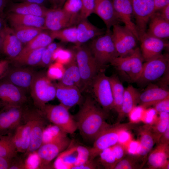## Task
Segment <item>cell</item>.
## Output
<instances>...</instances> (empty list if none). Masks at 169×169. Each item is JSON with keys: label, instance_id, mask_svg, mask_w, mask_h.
Returning <instances> with one entry per match:
<instances>
[{"label": "cell", "instance_id": "94428289", "mask_svg": "<svg viewBox=\"0 0 169 169\" xmlns=\"http://www.w3.org/2000/svg\"><path fill=\"white\" fill-rule=\"evenodd\" d=\"M7 26L5 21L0 17V34L2 37L4 30Z\"/></svg>", "mask_w": 169, "mask_h": 169}, {"label": "cell", "instance_id": "44dd1931", "mask_svg": "<svg viewBox=\"0 0 169 169\" xmlns=\"http://www.w3.org/2000/svg\"><path fill=\"white\" fill-rule=\"evenodd\" d=\"M56 97L60 104L69 110L71 107L83 102L81 91L77 87L63 85L59 82L55 84Z\"/></svg>", "mask_w": 169, "mask_h": 169}, {"label": "cell", "instance_id": "30bf717a", "mask_svg": "<svg viewBox=\"0 0 169 169\" xmlns=\"http://www.w3.org/2000/svg\"><path fill=\"white\" fill-rule=\"evenodd\" d=\"M169 63L168 54H161L146 61L143 64L140 77L136 82L143 85L158 79L166 72Z\"/></svg>", "mask_w": 169, "mask_h": 169}, {"label": "cell", "instance_id": "f6af8a7d", "mask_svg": "<svg viewBox=\"0 0 169 169\" xmlns=\"http://www.w3.org/2000/svg\"><path fill=\"white\" fill-rule=\"evenodd\" d=\"M48 67V70L46 73L48 77L52 80H60L64 74L65 66L60 63L55 62L54 63H51Z\"/></svg>", "mask_w": 169, "mask_h": 169}, {"label": "cell", "instance_id": "f907efd6", "mask_svg": "<svg viewBox=\"0 0 169 169\" xmlns=\"http://www.w3.org/2000/svg\"><path fill=\"white\" fill-rule=\"evenodd\" d=\"M154 106V109L157 112L169 113V97L158 102Z\"/></svg>", "mask_w": 169, "mask_h": 169}, {"label": "cell", "instance_id": "9c48e42d", "mask_svg": "<svg viewBox=\"0 0 169 169\" xmlns=\"http://www.w3.org/2000/svg\"><path fill=\"white\" fill-rule=\"evenodd\" d=\"M26 110L31 120L32 127L29 146L24 154L26 156L36 151L42 145L44 131L48 120L41 110L34 106H27Z\"/></svg>", "mask_w": 169, "mask_h": 169}, {"label": "cell", "instance_id": "e7e4bbea", "mask_svg": "<svg viewBox=\"0 0 169 169\" xmlns=\"http://www.w3.org/2000/svg\"><path fill=\"white\" fill-rule=\"evenodd\" d=\"M3 42V38L0 34V52H2V48Z\"/></svg>", "mask_w": 169, "mask_h": 169}, {"label": "cell", "instance_id": "836d02e7", "mask_svg": "<svg viewBox=\"0 0 169 169\" xmlns=\"http://www.w3.org/2000/svg\"><path fill=\"white\" fill-rule=\"evenodd\" d=\"M45 48H41L32 50L11 61L15 67L39 65L43 53Z\"/></svg>", "mask_w": 169, "mask_h": 169}, {"label": "cell", "instance_id": "6da1fadb", "mask_svg": "<svg viewBox=\"0 0 169 169\" xmlns=\"http://www.w3.org/2000/svg\"><path fill=\"white\" fill-rule=\"evenodd\" d=\"M106 113L99 108L90 96L86 97L74 116L77 129L85 140L94 141L111 125L105 121Z\"/></svg>", "mask_w": 169, "mask_h": 169}, {"label": "cell", "instance_id": "52a82bcc", "mask_svg": "<svg viewBox=\"0 0 169 169\" xmlns=\"http://www.w3.org/2000/svg\"><path fill=\"white\" fill-rule=\"evenodd\" d=\"M90 51L96 62L102 67L119 56L112 39L111 32L94 39L91 43Z\"/></svg>", "mask_w": 169, "mask_h": 169}, {"label": "cell", "instance_id": "be15d7a7", "mask_svg": "<svg viewBox=\"0 0 169 169\" xmlns=\"http://www.w3.org/2000/svg\"><path fill=\"white\" fill-rule=\"evenodd\" d=\"M19 2H29L35 3L42 5L47 0H16Z\"/></svg>", "mask_w": 169, "mask_h": 169}, {"label": "cell", "instance_id": "5bb4252c", "mask_svg": "<svg viewBox=\"0 0 169 169\" xmlns=\"http://www.w3.org/2000/svg\"><path fill=\"white\" fill-rule=\"evenodd\" d=\"M139 39L146 32L148 23L155 13L154 0H131Z\"/></svg>", "mask_w": 169, "mask_h": 169}, {"label": "cell", "instance_id": "bcb514c9", "mask_svg": "<svg viewBox=\"0 0 169 169\" xmlns=\"http://www.w3.org/2000/svg\"><path fill=\"white\" fill-rule=\"evenodd\" d=\"M63 9L72 16L78 18L82 8L81 0H67L65 1Z\"/></svg>", "mask_w": 169, "mask_h": 169}, {"label": "cell", "instance_id": "74e56055", "mask_svg": "<svg viewBox=\"0 0 169 169\" xmlns=\"http://www.w3.org/2000/svg\"><path fill=\"white\" fill-rule=\"evenodd\" d=\"M17 153L11 134L0 135V157L12 159L17 156Z\"/></svg>", "mask_w": 169, "mask_h": 169}, {"label": "cell", "instance_id": "7402d4cb", "mask_svg": "<svg viewBox=\"0 0 169 169\" xmlns=\"http://www.w3.org/2000/svg\"><path fill=\"white\" fill-rule=\"evenodd\" d=\"M115 12L120 21L136 36L138 40L139 37L135 23L132 20L133 10L131 0H112Z\"/></svg>", "mask_w": 169, "mask_h": 169}, {"label": "cell", "instance_id": "8fae6325", "mask_svg": "<svg viewBox=\"0 0 169 169\" xmlns=\"http://www.w3.org/2000/svg\"><path fill=\"white\" fill-rule=\"evenodd\" d=\"M112 27V37L119 56L132 53L136 48L138 40L136 36L125 26L116 24Z\"/></svg>", "mask_w": 169, "mask_h": 169}, {"label": "cell", "instance_id": "ac0fdd59", "mask_svg": "<svg viewBox=\"0 0 169 169\" xmlns=\"http://www.w3.org/2000/svg\"><path fill=\"white\" fill-rule=\"evenodd\" d=\"M36 72L30 68L9 67L2 79L13 84L26 93L30 91Z\"/></svg>", "mask_w": 169, "mask_h": 169}, {"label": "cell", "instance_id": "c3c4849f", "mask_svg": "<svg viewBox=\"0 0 169 169\" xmlns=\"http://www.w3.org/2000/svg\"><path fill=\"white\" fill-rule=\"evenodd\" d=\"M82 8L79 15L80 20L87 18L92 13H94L95 0H81Z\"/></svg>", "mask_w": 169, "mask_h": 169}, {"label": "cell", "instance_id": "e575fe53", "mask_svg": "<svg viewBox=\"0 0 169 169\" xmlns=\"http://www.w3.org/2000/svg\"><path fill=\"white\" fill-rule=\"evenodd\" d=\"M109 78L113 97V109L118 114L121 109L125 89L117 76L112 75Z\"/></svg>", "mask_w": 169, "mask_h": 169}, {"label": "cell", "instance_id": "6f0895ef", "mask_svg": "<svg viewBox=\"0 0 169 169\" xmlns=\"http://www.w3.org/2000/svg\"><path fill=\"white\" fill-rule=\"evenodd\" d=\"M12 159L0 157V169H9Z\"/></svg>", "mask_w": 169, "mask_h": 169}, {"label": "cell", "instance_id": "4dcf8cb0", "mask_svg": "<svg viewBox=\"0 0 169 169\" xmlns=\"http://www.w3.org/2000/svg\"><path fill=\"white\" fill-rule=\"evenodd\" d=\"M146 33L155 37L165 40L169 37V22L163 19L157 12L151 16Z\"/></svg>", "mask_w": 169, "mask_h": 169}, {"label": "cell", "instance_id": "2e32d148", "mask_svg": "<svg viewBox=\"0 0 169 169\" xmlns=\"http://www.w3.org/2000/svg\"><path fill=\"white\" fill-rule=\"evenodd\" d=\"M71 142V140L67 136L53 142L42 144L36 151L40 161L39 168H49L50 162L66 149Z\"/></svg>", "mask_w": 169, "mask_h": 169}, {"label": "cell", "instance_id": "5b68a950", "mask_svg": "<svg viewBox=\"0 0 169 169\" xmlns=\"http://www.w3.org/2000/svg\"><path fill=\"white\" fill-rule=\"evenodd\" d=\"M143 61L140 49L136 47L131 54L118 56L110 64L128 80L134 82H136L140 77Z\"/></svg>", "mask_w": 169, "mask_h": 169}, {"label": "cell", "instance_id": "4316f807", "mask_svg": "<svg viewBox=\"0 0 169 169\" xmlns=\"http://www.w3.org/2000/svg\"><path fill=\"white\" fill-rule=\"evenodd\" d=\"M76 26L77 44L79 46L89 40L104 34L106 32L90 23L87 18L80 20Z\"/></svg>", "mask_w": 169, "mask_h": 169}, {"label": "cell", "instance_id": "ee69618b", "mask_svg": "<svg viewBox=\"0 0 169 169\" xmlns=\"http://www.w3.org/2000/svg\"><path fill=\"white\" fill-rule=\"evenodd\" d=\"M99 156L100 163L106 169H114L118 162L111 147L102 151Z\"/></svg>", "mask_w": 169, "mask_h": 169}, {"label": "cell", "instance_id": "603a6c76", "mask_svg": "<svg viewBox=\"0 0 169 169\" xmlns=\"http://www.w3.org/2000/svg\"><path fill=\"white\" fill-rule=\"evenodd\" d=\"M94 13L104 22L107 32L110 31L111 27L119 24L120 21L115 12L112 0H95Z\"/></svg>", "mask_w": 169, "mask_h": 169}, {"label": "cell", "instance_id": "ba28073f", "mask_svg": "<svg viewBox=\"0 0 169 169\" xmlns=\"http://www.w3.org/2000/svg\"><path fill=\"white\" fill-rule=\"evenodd\" d=\"M60 153L53 165L55 169H76L90 159L89 149L82 146H71Z\"/></svg>", "mask_w": 169, "mask_h": 169}, {"label": "cell", "instance_id": "d4e9b609", "mask_svg": "<svg viewBox=\"0 0 169 169\" xmlns=\"http://www.w3.org/2000/svg\"><path fill=\"white\" fill-rule=\"evenodd\" d=\"M169 97V92L166 89L154 84H151L140 93V106L145 109Z\"/></svg>", "mask_w": 169, "mask_h": 169}, {"label": "cell", "instance_id": "f5cc1de1", "mask_svg": "<svg viewBox=\"0 0 169 169\" xmlns=\"http://www.w3.org/2000/svg\"><path fill=\"white\" fill-rule=\"evenodd\" d=\"M10 61L6 59L0 60V81L3 79L9 67Z\"/></svg>", "mask_w": 169, "mask_h": 169}, {"label": "cell", "instance_id": "8992f818", "mask_svg": "<svg viewBox=\"0 0 169 169\" xmlns=\"http://www.w3.org/2000/svg\"><path fill=\"white\" fill-rule=\"evenodd\" d=\"M41 110L48 121L67 134H73L77 129L74 116L70 113L69 109L61 104H46Z\"/></svg>", "mask_w": 169, "mask_h": 169}, {"label": "cell", "instance_id": "680465c9", "mask_svg": "<svg viewBox=\"0 0 169 169\" xmlns=\"http://www.w3.org/2000/svg\"><path fill=\"white\" fill-rule=\"evenodd\" d=\"M159 142L169 144V126L161 136Z\"/></svg>", "mask_w": 169, "mask_h": 169}, {"label": "cell", "instance_id": "d6986e66", "mask_svg": "<svg viewBox=\"0 0 169 169\" xmlns=\"http://www.w3.org/2000/svg\"><path fill=\"white\" fill-rule=\"evenodd\" d=\"M32 121L25 107L23 121L11 134L13 142L18 152L25 153L29 145Z\"/></svg>", "mask_w": 169, "mask_h": 169}, {"label": "cell", "instance_id": "277c9868", "mask_svg": "<svg viewBox=\"0 0 169 169\" xmlns=\"http://www.w3.org/2000/svg\"><path fill=\"white\" fill-rule=\"evenodd\" d=\"M136 126L133 122L125 123L117 122L110 125L94 141L93 146L89 149L90 159H94L102 151L118 143L121 132L135 128Z\"/></svg>", "mask_w": 169, "mask_h": 169}, {"label": "cell", "instance_id": "484cf974", "mask_svg": "<svg viewBox=\"0 0 169 169\" xmlns=\"http://www.w3.org/2000/svg\"><path fill=\"white\" fill-rule=\"evenodd\" d=\"M157 144L148 156V168L151 169H169V144L160 142Z\"/></svg>", "mask_w": 169, "mask_h": 169}, {"label": "cell", "instance_id": "6125c7cd", "mask_svg": "<svg viewBox=\"0 0 169 169\" xmlns=\"http://www.w3.org/2000/svg\"><path fill=\"white\" fill-rule=\"evenodd\" d=\"M6 0H0V17L2 18L4 15V10L6 5Z\"/></svg>", "mask_w": 169, "mask_h": 169}, {"label": "cell", "instance_id": "d6a6232c", "mask_svg": "<svg viewBox=\"0 0 169 169\" xmlns=\"http://www.w3.org/2000/svg\"><path fill=\"white\" fill-rule=\"evenodd\" d=\"M65 67L64 74L59 82L65 85L77 87L80 90L81 77L75 59Z\"/></svg>", "mask_w": 169, "mask_h": 169}, {"label": "cell", "instance_id": "83f0119b", "mask_svg": "<svg viewBox=\"0 0 169 169\" xmlns=\"http://www.w3.org/2000/svg\"><path fill=\"white\" fill-rule=\"evenodd\" d=\"M7 18L12 27L29 26L44 29V17L8 12Z\"/></svg>", "mask_w": 169, "mask_h": 169}, {"label": "cell", "instance_id": "f1b7e54d", "mask_svg": "<svg viewBox=\"0 0 169 169\" xmlns=\"http://www.w3.org/2000/svg\"><path fill=\"white\" fill-rule=\"evenodd\" d=\"M140 93L132 85L125 89L121 109L118 114L117 122L129 115L139 103Z\"/></svg>", "mask_w": 169, "mask_h": 169}, {"label": "cell", "instance_id": "7dc6e473", "mask_svg": "<svg viewBox=\"0 0 169 169\" xmlns=\"http://www.w3.org/2000/svg\"><path fill=\"white\" fill-rule=\"evenodd\" d=\"M58 47L57 44L54 43H52L47 46L43 53L39 65L43 67H48L52 62L53 53Z\"/></svg>", "mask_w": 169, "mask_h": 169}, {"label": "cell", "instance_id": "1f68e13d", "mask_svg": "<svg viewBox=\"0 0 169 169\" xmlns=\"http://www.w3.org/2000/svg\"><path fill=\"white\" fill-rule=\"evenodd\" d=\"M140 144L137 155L142 159L152 150L155 143V138L149 125L143 126L139 129Z\"/></svg>", "mask_w": 169, "mask_h": 169}, {"label": "cell", "instance_id": "9f6ffc18", "mask_svg": "<svg viewBox=\"0 0 169 169\" xmlns=\"http://www.w3.org/2000/svg\"><path fill=\"white\" fill-rule=\"evenodd\" d=\"M154 1L155 12L169 4V0H154Z\"/></svg>", "mask_w": 169, "mask_h": 169}, {"label": "cell", "instance_id": "4fadbf2b", "mask_svg": "<svg viewBox=\"0 0 169 169\" xmlns=\"http://www.w3.org/2000/svg\"><path fill=\"white\" fill-rule=\"evenodd\" d=\"M10 106L0 110V135L13 134L23 121L26 106Z\"/></svg>", "mask_w": 169, "mask_h": 169}, {"label": "cell", "instance_id": "f546056e", "mask_svg": "<svg viewBox=\"0 0 169 169\" xmlns=\"http://www.w3.org/2000/svg\"><path fill=\"white\" fill-rule=\"evenodd\" d=\"M48 9L37 3L22 2L12 3L10 6L8 12L45 17Z\"/></svg>", "mask_w": 169, "mask_h": 169}, {"label": "cell", "instance_id": "3957f363", "mask_svg": "<svg viewBox=\"0 0 169 169\" xmlns=\"http://www.w3.org/2000/svg\"><path fill=\"white\" fill-rule=\"evenodd\" d=\"M29 92L34 106L40 110L56 97L55 84L44 72H36Z\"/></svg>", "mask_w": 169, "mask_h": 169}, {"label": "cell", "instance_id": "816d5d0a", "mask_svg": "<svg viewBox=\"0 0 169 169\" xmlns=\"http://www.w3.org/2000/svg\"><path fill=\"white\" fill-rule=\"evenodd\" d=\"M23 169L25 168V162L17 156L12 159L9 169Z\"/></svg>", "mask_w": 169, "mask_h": 169}, {"label": "cell", "instance_id": "e0dca14e", "mask_svg": "<svg viewBox=\"0 0 169 169\" xmlns=\"http://www.w3.org/2000/svg\"><path fill=\"white\" fill-rule=\"evenodd\" d=\"M28 99L23 90L6 80L0 81L1 108L10 106L26 105Z\"/></svg>", "mask_w": 169, "mask_h": 169}, {"label": "cell", "instance_id": "f35d334b", "mask_svg": "<svg viewBox=\"0 0 169 169\" xmlns=\"http://www.w3.org/2000/svg\"><path fill=\"white\" fill-rule=\"evenodd\" d=\"M49 34L54 39H57L64 42L77 44L76 26H73L56 31H50Z\"/></svg>", "mask_w": 169, "mask_h": 169}, {"label": "cell", "instance_id": "b9f144b4", "mask_svg": "<svg viewBox=\"0 0 169 169\" xmlns=\"http://www.w3.org/2000/svg\"><path fill=\"white\" fill-rule=\"evenodd\" d=\"M143 160L137 155L125 156L116 164L114 169H136L142 167Z\"/></svg>", "mask_w": 169, "mask_h": 169}, {"label": "cell", "instance_id": "d590c367", "mask_svg": "<svg viewBox=\"0 0 169 169\" xmlns=\"http://www.w3.org/2000/svg\"><path fill=\"white\" fill-rule=\"evenodd\" d=\"M53 40L49 33L42 32L26 44L19 55L15 58L20 57L32 50L41 48L46 47L52 43Z\"/></svg>", "mask_w": 169, "mask_h": 169}, {"label": "cell", "instance_id": "7a4b0ae2", "mask_svg": "<svg viewBox=\"0 0 169 169\" xmlns=\"http://www.w3.org/2000/svg\"><path fill=\"white\" fill-rule=\"evenodd\" d=\"M76 49L75 58L81 77L82 92L91 88L101 67L95 59L89 48L81 45L76 46Z\"/></svg>", "mask_w": 169, "mask_h": 169}, {"label": "cell", "instance_id": "7c38bea8", "mask_svg": "<svg viewBox=\"0 0 169 169\" xmlns=\"http://www.w3.org/2000/svg\"><path fill=\"white\" fill-rule=\"evenodd\" d=\"M91 88L97 101L106 113L113 109V97L109 77L103 72H99L93 81Z\"/></svg>", "mask_w": 169, "mask_h": 169}, {"label": "cell", "instance_id": "ffe728a7", "mask_svg": "<svg viewBox=\"0 0 169 169\" xmlns=\"http://www.w3.org/2000/svg\"><path fill=\"white\" fill-rule=\"evenodd\" d=\"M139 40L141 43L140 50L145 61L162 54V51L169 46L165 40L150 35L146 32Z\"/></svg>", "mask_w": 169, "mask_h": 169}, {"label": "cell", "instance_id": "03108f58", "mask_svg": "<svg viewBox=\"0 0 169 169\" xmlns=\"http://www.w3.org/2000/svg\"><path fill=\"white\" fill-rule=\"evenodd\" d=\"M0 108H1L0 106Z\"/></svg>", "mask_w": 169, "mask_h": 169}, {"label": "cell", "instance_id": "11a10c76", "mask_svg": "<svg viewBox=\"0 0 169 169\" xmlns=\"http://www.w3.org/2000/svg\"><path fill=\"white\" fill-rule=\"evenodd\" d=\"M156 12H157L163 19L169 22V4Z\"/></svg>", "mask_w": 169, "mask_h": 169}, {"label": "cell", "instance_id": "8d00e7d4", "mask_svg": "<svg viewBox=\"0 0 169 169\" xmlns=\"http://www.w3.org/2000/svg\"><path fill=\"white\" fill-rule=\"evenodd\" d=\"M23 44H26L43 32V29L35 27L19 26L12 28Z\"/></svg>", "mask_w": 169, "mask_h": 169}, {"label": "cell", "instance_id": "91938a15", "mask_svg": "<svg viewBox=\"0 0 169 169\" xmlns=\"http://www.w3.org/2000/svg\"><path fill=\"white\" fill-rule=\"evenodd\" d=\"M66 0H49L54 8H62Z\"/></svg>", "mask_w": 169, "mask_h": 169}, {"label": "cell", "instance_id": "60d3db41", "mask_svg": "<svg viewBox=\"0 0 169 169\" xmlns=\"http://www.w3.org/2000/svg\"><path fill=\"white\" fill-rule=\"evenodd\" d=\"M67 134L55 125H47L44 131L42 144L61 139L67 136Z\"/></svg>", "mask_w": 169, "mask_h": 169}, {"label": "cell", "instance_id": "7bdbcfd3", "mask_svg": "<svg viewBox=\"0 0 169 169\" xmlns=\"http://www.w3.org/2000/svg\"><path fill=\"white\" fill-rule=\"evenodd\" d=\"M75 59L74 53L59 47L55 50L52 57V61L58 62L64 66L70 63Z\"/></svg>", "mask_w": 169, "mask_h": 169}, {"label": "cell", "instance_id": "681fc988", "mask_svg": "<svg viewBox=\"0 0 169 169\" xmlns=\"http://www.w3.org/2000/svg\"><path fill=\"white\" fill-rule=\"evenodd\" d=\"M111 147L118 162L125 157L127 154L126 147L118 142Z\"/></svg>", "mask_w": 169, "mask_h": 169}, {"label": "cell", "instance_id": "9a60e30c", "mask_svg": "<svg viewBox=\"0 0 169 169\" xmlns=\"http://www.w3.org/2000/svg\"><path fill=\"white\" fill-rule=\"evenodd\" d=\"M44 18V29L52 31L74 26L79 21L62 8H48Z\"/></svg>", "mask_w": 169, "mask_h": 169}, {"label": "cell", "instance_id": "db71d44e", "mask_svg": "<svg viewBox=\"0 0 169 169\" xmlns=\"http://www.w3.org/2000/svg\"><path fill=\"white\" fill-rule=\"evenodd\" d=\"M97 163L94 159H89L84 164L77 167L76 169H94L97 168Z\"/></svg>", "mask_w": 169, "mask_h": 169}, {"label": "cell", "instance_id": "ab89813d", "mask_svg": "<svg viewBox=\"0 0 169 169\" xmlns=\"http://www.w3.org/2000/svg\"><path fill=\"white\" fill-rule=\"evenodd\" d=\"M152 125H149L158 143L160 138L169 126V113L161 112Z\"/></svg>", "mask_w": 169, "mask_h": 169}, {"label": "cell", "instance_id": "cb8c5ba5", "mask_svg": "<svg viewBox=\"0 0 169 169\" xmlns=\"http://www.w3.org/2000/svg\"><path fill=\"white\" fill-rule=\"evenodd\" d=\"M2 52L11 60L20 54L23 47V44L15 35L13 29L7 26L2 36Z\"/></svg>", "mask_w": 169, "mask_h": 169}]
</instances>
